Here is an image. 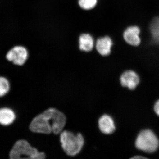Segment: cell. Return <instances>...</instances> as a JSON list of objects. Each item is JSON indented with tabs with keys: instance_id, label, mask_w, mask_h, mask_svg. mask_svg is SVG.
I'll return each mask as SVG.
<instances>
[{
	"instance_id": "obj_1",
	"label": "cell",
	"mask_w": 159,
	"mask_h": 159,
	"mask_svg": "<svg viewBox=\"0 0 159 159\" xmlns=\"http://www.w3.org/2000/svg\"><path fill=\"white\" fill-rule=\"evenodd\" d=\"M66 122L65 115L54 108H50L36 115L29 125L31 132L34 134H58L63 131Z\"/></svg>"
},
{
	"instance_id": "obj_2",
	"label": "cell",
	"mask_w": 159,
	"mask_h": 159,
	"mask_svg": "<svg viewBox=\"0 0 159 159\" xmlns=\"http://www.w3.org/2000/svg\"><path fill=\"white\" fill-rule=\"evenodd\" d=\"M45 157V154L39 151L24 139L17 140L9 152V159H43Z\"/></svg>"
},
{
	"instance_id": "obj_3",
	"label": "cell",
	"mask_w": 159,
	"mask_h": 159,
	"mask_svg": "<svg viewBox=\"0 0 159 159\" xmlns=\"http://www.w3.org/2000/svg\"><path fill=\"white\" fill-rule=\"evenodd\" d=\"M61 147L67 154L75 156L80 152L84 144V139L81 134H75L69 131H62L60 133Z\"/></svg>"
},
{
	"instance_id": "obj_4",
	"label": "cell",
	"mask_w": 159,
	"mask_h": 159,
	"mask_svg": "<svg viewBox=\"0 0 159 159\" xmlns=\"http://www.w3.org/2000/svg\"><path fill=\"white\" fill-rule=\"evenodd\" d=\"M135 145L139 150L147 153H152L158 148L159 141L152 131L146 129L139 134L136 140Z\"/></svg>"
},
{
	"instance_id": "obj_5",
	"label": "cell",
	"mask_w": 159,
	"mask_h": 159,
	"mask_svg": "<svg viewBox=\"0 0 159 159\" xmlns=\"http://www.w3.org/2000/svg\"><path fill=\"white\" fill-rule=\"evenodd\" d=\"M6 60L9 63L18 67H22L29 58V52L22 46H14L8 51L5 56Z\"/></svg>"
},
{
	"instance_id": "obj_6",
	"label": "cell",
	"mask_w": 159,
	"mask_h": 159,
	"mask_svg": "<svg viewBox=\"0 0 159 159\" xmlns=\"http://www.w3.org/2000/svg\"><path fill=\"white\" fill-rule=\"evenodd\" d=\"M17 118V115L13 108L8 106L0 107V125L8 127L13 124Z\"/></svg>"
},
{
	"instance_id": "obj_7",
	"label": "cell",
	"mask_w": 159,
	"mask_h": 159,
	"mask_svg": "<svg viewBox=\"0 0 159 159\" xmlns=\"http://www.w3.org/2000/svg\"><path fill=\"white\" fill-rule=\"evenodd\" d=\"M139 82L140 78L139 76L133 71H125L120 77L121 84L129 89H134L139 85Z\"/></svg>"
},
{
	"instance_id": "obj_8",
	"label": "cell",
	"mask_w": 159,
	"mask_h": 159,
	"mask_svg": "<svg viewBox=\"0 0 159 159\" xmlns=\"http://www.w3.org/2000/svg\"><path fill=\"white\" fill-rule=\"evenodd\" d=\"M100 130L105 134H111L116 130V125L113 118L109 115H102L98 120Z\"/></svg>"
},
{
	"instance_id": "obj_9",
	"label": "cell",
	"mask_w": 159,
	"mask_h": 159,
	"mask_svg": "<svg viewBox=\"0 0 159 159\" xmlns=\"http://www.w3.org/2000/svg\"><path fill=\"white\" fill-rule=\"evenodd\" d=\"M140 33V29L137 26L129 27L124 31L123 37L125 41L131 45L137 46L141 43V39L139 37Z\"/></svg>"
},
{
	"instance_id": "obj_10",
	"label": "cell",
	"mask_w": 159,
	"mask_h": 159,
	"mask_svg": "<svg viewBox=\"0 0 159 159\" xmlns=\"http://www.w3.org/2000/svg\"><path fill=\"white\" fill-rule=\"evenodd\" d=\"M113 43L108 36L101 38L97 41L96 48L98 52L102 56H107L111 53Z\"/></svg>"
},
{
	"instance_id": "obj_11",
	"label": "cell",
	"mask_w": 159,
	"mask_h": 159,
	"mask_svg": "<svg viewBox=\"0 0 159 159\" xmlns=\"http://www.w3.org/2000/svg\"><path fill=\"white\" fill-rule=\"evenodd\" d=\"M94 46V40L90 34H81L79 39V48L80 50L89 52L92 51Z\"/></svg>"
},
{
	"instance_id": "obj_12",
	"label": "cell",
	"mask_w": 159,
	"mask_h": 159,
	"mask_svg": "<svg viewBox=\"0 0 159 159\" xmlns=\"http://www.w3.org/2000/svg\"><path fill=\"white\" fill-rule=\"evenodd\" d=\"M11 88V83L9 79L5 76L0 75V98L8 95Z\"/></svg>"
},
{
	"instance_id": "obj_13",
	"label": "cell",
	"mask_w": 159,
	"mask_h": 159,
	"mask_svg": "<svg viewBox=\"0 0 159 159\" xmlns=\"http://www.w3.org/2000/svg\"><path fill=\"white\" fill-rule=\"evenodd\" d=\"M150 30L154 40L159 43V17L152 20L150 24Z\"/></svg>"
},
{
	"instance_id": "obj_14",
	"label": "cell",
	"mask_w": 159,
	"mask_h": 159,
	"mask_svg": "<svg viewBox=\"0 0 159 159\" xmlns=\"http://www.w3.org/2000/svg\"><path fill=\"white\" fill-rule=\"evenodd\" d=\"M97 2V0H79V4L82 9L89 10L96 6Z\"/></svg>"
},
{
	"instance_id": "obj_15",
	"label": "cell",
	"mask_w": 159,
	"mask_h": 159,
	"mask_svg": "<svg viewBox=\"0 0 159 159\" xmlns=\"http://www.w3.org/2000/svg\"><path fill=\"white\" fill-rule=\"evenodd\" d=\"M154 111L159 116V100H158L154 106Z\"/></svg>"
},
{
	"instance_id": "obj_16",
	"label": "cell",
	"mask_w": 159,
	"mask_h": 159,
	"mask_svg": "<svg viewBox=\"0 0 159 159\" xmlns=\"http://www.w3.org/2000/svg\"><path fill=\"white\" fill-rule=\"evenodd\" d=\"M146 158L145 157H143L142 156H137L134 157L132 158V159H145Z\"/></svg>"
}]
</instances>
